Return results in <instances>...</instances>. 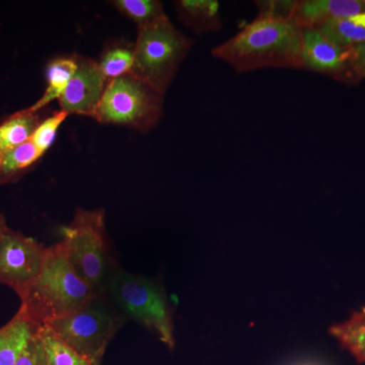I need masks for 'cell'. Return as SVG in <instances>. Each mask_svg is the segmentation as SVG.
Here are the masks:
<instances>
[{
	"label": "cell",
	"mask_w": 365,
	"mask_h": 365,
	"mask_svg": "<svg viewBox=\"0 0 365 365\" xmlns=\"http://www.w3.org/2000/svg\"><path fill=\"white\" fill-rule=\"evenodd\" d=\"M350 48L334 44L314 28H302V69L318 72L352 85Z\"/></svg>",
	"instance_id": "10"
},
{
	"label": "cell",
	"mask_w": 365,
	"mask_h": 365,
	"mask_svg": "<svg viewBox=\"0 0 365 365\" xmlns=\"http://www.w3.org/2000/svg\"><path fill=\"white\" fill-rule=\"evenodd\" d=\"M193 45L165 14L138 29L130 73L165 95Z\"/></svg>",
	"instance_id": "4"
},
{
	"label": "cell",
	"mask_w": 365,
	"mask_h": 365,
	"mask_svg": "<svg viewBox=\"0 0 365 365\" xmlns=\"http://www.w3.org/2000/svg\"><path fill=\"white\" fill-rule=\"evenodd\" d=\"M95 295L72 266L66 245L60 241L47 248L42 270L21 299V309L35 323L45 326L78 311Z\"/></svg>",
	"instance_id": "2"
},
{
	"label": "cell",
	"mask_w": 365,
	"mask_h": 365,
	"mask_svg": "<svg viewBox=\"0 0 365 365\" xmlns=\"http://www.w3.org/2000/svg\"><path fill=\"white\" fill-rule=\"evenodd\" d=\"M39 333L44 344L47 365H101V361L74 351L47 326L41 327Z\"/></svg>",
	"instance_id": "19"
},
{
	"label": "cell",
	"mask_w": 365,
	"mask_h": 365,
	"mask_svg": "<svg viewBox=\"0 0 365 365\" xmlns=\"http://www.w3.org/2000/svg\"><path fill=\"white\" fill-rule=\"evenodd\" d=\"M42 157L31 139L21 144L0 163V185L19 181Z\"/></svg>",
	"instance_id": "17"
},
{
	"label": "cell",
	"mask_w": 365,
	"mask_h": 365,
	"mask_svg": "<svg viewBox=\"0 0 365 365\" xmlns=\"http://www.w3.org/2000/svg\"><path fill=\"white\" fill-rule=\"evenodd\" d=\"M330 333L359 362H365V309L355 312L343 323L331 327Z\"/></svg>",
	"instance_id": "18"
},
{
	"label": "cell",
	"mask_w": 365,
	"mask_h": 365,
	"mask_svg": "<svg viewBox=\"0 0 365 365\" xmlns=\"http://www.w3.org/2000/svg\"><path fill=\"white\" fill-rule=\"evenodd\" d=\"M314 29L334 44L349 49L365 41V11L333 19Z\"/></svg>",
	"instance_id": "15"
},
{
	"label": "cell",
	"mask_w": 365,
	"mask_h": 365,
	"mask_svg": "<svg viewBox=\"0 0 365 365\" xmlns=\"http://www.w3.org/2000/svg\"><path fill=\"white\" fill-rule=\"evenodd\" d=\"M111 4L133 21L138 29L150 26L165 16L163 4L158 0H114Z\"/></svg>",
	"instance_id": "20"
},
{
	"label": "cell",
	"mask_w": 365,
	"mask_h": 365,
	"mask_svg": "<svg viewBox=\"0 0 365 365\" xmlns=\"http://www.w3.org/2000/svg\"><path fill=\"white\" fill-rule=\"evenodd\" d=\"M133 62L134 46L116 44L106 49L98 63L106 79L110 83L130 73Z\"/></svg>",
	"instance_id": "21"
},
{
	"label": "cell",
	"mask_w": 365,
	"mask_h": 365,
	"mask_svg": "<svg viewBox=\"0 0 365 365\" xmlns=\"http://www.w3.org/2000/svg\"><path fill=\"white\" fill-rule=\"evenodd\" d=\"M14 365H47L44 344L39 332L29 341L25 350Z\"/></svg>",
	"instance_id": "24"
},
{
	"label": "cell",
	"mask_w": 365,
	"mask_h": 365,
	"mask_svg": "<svg viewBox=\"0 0 365 365\" xmlns=\"http://www.w3.org/2000/svg\"><path fill=\"white\" fill-rule=\"evenodd\" d=\"M41 325L29 318L23 309L0 328V365H14L29 341L39 332Z\"/></svg>",
	"instance_id": "12"
},
{
	"label": "cell",
	"mask_w": 365,
	"mask_h": 365,
	"mask_svg": "<svg viewBox=\"0 0 365 365\" xmlns=\"http://www.w3.org/2000/svg\"><path fill=\"white\" fill-rule=\"evenodd\" d=\"M7 230L6 220L4 215H0V239H1L2 235Z\"/></svg>",
	"instance_id": "26"
},
{
	"label": "cell",
	"mask_w": 365,
	"mask_h": 365,
	"mask_svg": "<svg viewBox=\"0 0 365 365\" xmlns=\"http://www.w3.org/2000/svg\"><path fill=\"white\" fill-rule=\"evenodd\" d=\"M46 251L32 237L7 227L0 239V283L23 299L42 270Z\"/></svg>",
	"instance_id": "8"
},
{
	"label": "cell",
	"mask_w": 365,
	"mask_h": 365,
	"mask_svg": "<svg viewBox=\"0 0 365 365\" xmlns=\"http://www.w3.org/2000/svg\"><path fill=\"white\" fill-rule=\"evenodd\" d=\"M349 66L352 85H357L365 78V41L350 48Z\"/></svg>",
	"instance_id": "25"
},
{
	"label": "cell",
	"mask_w": 365,
	"mask_h": 365,
	"mask_svg": "<svg viewBox=\"0 0 365 365\" xmlns=\"http://www.w3.org/2000/svg\"><path fill=\"white\" fill-rule=\"evenodd\" d=\"M362 11L364 0H297L294 18L302 28H317L333 19Z\"/></svg>",
	"instance_id": "11"
},
{
	"label": "cell",
	"mask_w": 365,
	"mask_h": 365,
	"mask_svg": "<svg viewBox=\"0 0 365 365\" xmlns=\"http://www.w3.org/2000/svg\"><path fill=\"white\" fill-rule=\"evenodd\" d=\"M364 2H365V0H364Z\"/></svg>",
	"instance_id": "27"
},
{
	"label": "cell",
	"mask_w": 365,
	"mask_h": 365,
	"mask_svg": "<svg viewBox=\"0 0 365 365\" xmlns=\"http://www.w3.org/2000/svg\"><path fill=\"white\" fill-rule=\"evenodd\" d=\"M105 209L76 208L73 220L62 228L69 261L96 294H106L118 266L113 260L105 225Z\"/></svg>",
	"instance_id": "3"
},
{
	"label": "cell",
	"mask_w": 365,
	"mask_h": 365,
	"mask_svg": "<svg viewBox=\"0 0 365 365\" xmlns=\"http://www.w3.org/2000/svg\"><path fill=\"white\" fill-rule=\"evenodd\" d=\"M302 28L295 21L259 18L227 42L216 46L211 55L227 63L237 73L258 69H302Z\"/></svg>",
	"instance_id": "1"
},
{
	"label": "cell",
	"mask_w": 365,
	"mask_h": 365,
	"mask_svg": "<svg viewBox=\"0 0 365 365\" xmlns=\"http://www.w3.org/2000/svg\"><path fill=\"white\" fill-rule=\"evenodd\" d=\"M174 6L179 20L197 35L222 29L220 2L216 0H178Z\"/></svg>",
	"instance_id": "13"
},
{
	"label": "cell",
	"mask_w": 365,
	"mask_h": 365,
	"mask_svg": "<svg viewBox=\"0 0 365 365\" xmlns=\"http://www.w3.org/2000/svg\"><path fill=\"white\" fill-rule=\"evenodd\" d=\"M126 317L106 294H96L64 318L48 324L62 342L83 356L102 361L108 345L123 326Z\"/></svg>",
	"instance_id": "6"
},
{
	"label": "cell",
	"mask_w": 365,
	"mask_h": 365,
	"mask_svg": "<svg viewBox=\"0 0 365 365\" xmlns=\"http://www.w3.org/2000/svg\"><path fill=\"white\" fill-rule=\"evenodd\" d=\"M42 120L41 111L25 109L14 113L0 123V163L7 153L30 140Z\"/></svg>",
	"instance_id": "14"
},
{
	"label": "cell",
	"mask_w": 365,
	"mask_h": 365,
	"mask_svg": "<svg viewBox=\"0 0 365 365\" xmlns=\"http://www.w3.org/2000/svg\"><path fill=\"white\" fill-rule=\"evenodd\" d=\"M106 294L125 317L153 331L165 344L174 348L172 311L160 284L118 267Z\"/></svg>",
	"instance_id": "5"
},
{
	"label": "cell",
	"mask_w": 365,
	"mask_h": 365,
	"mask_svg": "<svg viewBox=\"0 0 365 365\" xmlns=\"http://www.w3.org/2000/svg\"><path fill=\"white\" fill-rule=\"evenodd\" d=\"M163 96L141 79L126 74L108 83L95 119L148 132L162 119Z\"/></svg>",
	"instance_id": "7"
},
{
	"label": "cell",
	"mask_w": 365,
	"mask_h": 365,
	"mask_svg": "<svg viewBox=\"0 0 365 365\" xmlns=\"http://www.w3.org/2000/svg\"><path fill=\"white\" fill-rule=\"evenodd\" d=\"M78 69V62L74 56L62 57L50 62L46 72L47 86L42 97L29 110L32 112H40L55 100H59L64 93L69 81Z\"/></svg>",
	"instance_id": "16"
},
{
	"label": "cell",
	"mask_w": 365,
	"mask_h": 365,
	"mask_svg": "<svg viewBox=\"0 0 365 365\" xmlns=\"http://www.w3.org/2000/svg\"><path fill=\"white\" fill-rule=\"evenodd\" d=\"M73 56L78 62V69L59 98L60 108L68 115H81L95 119L109 81L97 61L78 54Z\"/></svg>",
	"instance_id": "9"
},
{
	"label": "cell",
	"mask_w": 365,
	"mask_h": 365,
	"mask_svg": "<svg viewBox=\"0 0 365 365\" xmlns=\"http://www.w3.org/2000/svg\"><path fill=\"white\" fill-rule=\"evenodd\" d=\"M68 116L69 115L66 112L60 110L58 112L53 113L51 116L43 119L41 123L38 125L32 137H31V141L43 155H45L46 151L49 150V148H51L55 138H56L59 127Z\"/></svg>",
	"instance_id": "22"
},
{
	"label": "cell",
	"mask_w": 365,
	"mask_h": 365,
	"mask_svg": "<svg viewBox=\"0 0 365 365\" xmlns=\"http://www.w3.org/2000/svg\"><path fill=\"white\" fill-rule=\"evenodd\" d=\"M258 9L259 18L290 20L294 19V9L297 0H261L254 1Z\"/></svg>",
	"instance_id": "23"
}]
</instances>
